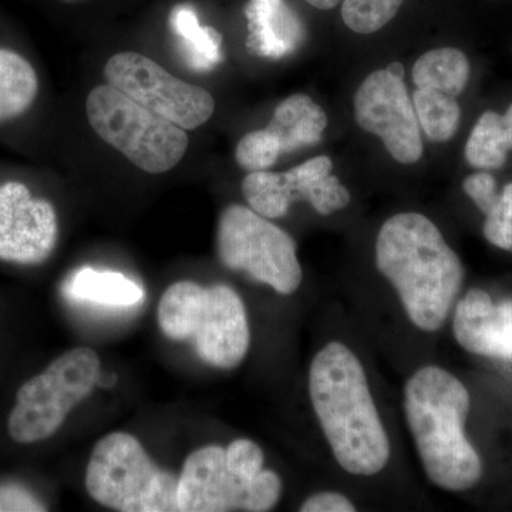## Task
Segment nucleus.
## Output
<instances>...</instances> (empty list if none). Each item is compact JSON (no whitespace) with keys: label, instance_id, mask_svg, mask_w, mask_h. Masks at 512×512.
Listing matches in <instances>:
<instances>
[{"label":"nucleus","instance_id":"1","mask_svg":"<svg viewBox=\"0 0 512 512\" xmlns=\"http://www.w3.org/2000/svg\"><path fill=\"white\" fill-rule=\"evenodd\" d=\"M313 409L333 456L350 474L375 476L386 467L390 443L365 369L340 342L320 350L309 370Z\"/></svg>","mask_w":512,"mask_h":512},{"label":"nucleus","instance_id":"2","mask_svg":"<svg viewBox=\"0 0 512 512\" xmlns=\"http://www.w3.org/2000/svg\"><path fill=\"white\" fill-rule=\"evenodd\" d=\"M376 265L417 328L436 332L444 325L463 285L464 268L433 221L417 212L389 218L377 235Z\"/></svg>","mask_w":512,"mask_h":512},{"label":"nucleus","instance_id":"3","mask_svg":"<svg viewBox=\"0 0 512 512\" xmlns=\"http://www.w3.org/2000/svg\"><path fill=\"white\" fill-rule=\"evenodd\" d=\"M406 419L431 483L453 493L476 487L483 463L464 431L470 393L439 366L417 370L404 389Z\"/></svg>","mask_w":512,"mask_h":512},{"label":"nucleus","instance_id":"4","mask_svg":"<svg viewBox=\"0 0 512 512\" xmlns=\"http://www.w3.org/2000/svg\"><path fill=\"white\" fill-rule=\"evenodd\" d=\"M264 453L254 441L198 448L178 477V511H271L282 494L278 474L264 470Z\"/></svg>","mask_w":512,"mask_h":512},{"label":"nucleus","instance_id":"5","mask_svg":"<svg viewBox=\"0 0 512 512\" xmlns=\"http://www.w3.org/2000/svg\"><path fill=\"white\" fill-rule=\"evenodd\" d=\"M158 325L168 339L192 340L208 365L234 369L247 356L251 332L244 302L231 286L181 281L158 303Z\"/></svg>","mask_w":512,"mask_h":512},{"label":"nucleus","instance_id":"6","mask_svg":"<svg viewBox=\"0 0 512 512\" xmlns=\"http://www.w3.org/2000/svg\"><path fill=\"white\" fill-rule=\"evenodd\" d=\"M86 490L97 504L114 511H178V477L157 466L136 437L120 431L94 447Z\"/></svg>","mask_w":512,"mask_h":512},{"label":"nucleus","instance_id":"7","mask_svg":"<svg viewBox=\"0 0 512 512\" xmlns=\"http://www.w3.org/2000/svg\"><path fill=\"white\" fill-rule=\"evenodd\" d=\"M86 113L94 133L146 173H167L187 153V130L141 106L109 83L90 92Z\"/></svg>","mask_w":512,"mask_h":512},{"label":"nucleus","instance_id":"8","mask_svg":"<svg viewBox=\"0 0 512 512\" xmlns=\"http://www.w3.org/2000/svg\"><path fill=\"white\" fill-rule=\"evenodd\" d=\"M100 357L90 348H74L53 360L45 372L28 380L16 394L8 431L22 444L49 439L74 407L99 382Z\"/></svg>","mask_w":512,"mask_h":512},{"label":"nucleus","instance_id":"9","mask_svg":"<svg viewBox=\"0 0 512 512\" xmlns=\"http://www.w3.org/2000/svg\"><path fill=\"white\" fill-rule=\"evenodd\" d=\"M217 249L222 264L291 295L302 284L296 244L284 229L244 205H228L218 220Z\"/></svg>","mask_w":512,"mask_h":512},{"label":"nucleus","instance_id":"10","mask_svg":"<svg viewBox=\"0 0 512 512\" xmlns=\"http://www.w3.org/2000/svg\"><path fill=\"white\" fill-rule=\"evenodd\" d=\"M104 77L110 86L184 130L207 123L215 111L210 92L178 79L140 53H117L104 66Z\"/></svg>","mask_w":512,"mask_h":512},{"label":"nucleus","instance_id":"11","mask_svg":"<svg viewBox=\"0 0 512 512\" xmlns=\"http://www.w3.org/2000/svg\"><path fill=\"white\" fill-rule=\"evenodd\" d=\"M355 117L363 130L382 138L399 163L414 164L423 156L420 124L404 84L402 63L394 62L366 77L356 92Z\"/></svg>","mask_w":512,"mask_h":512},{"label":"nucleus","instance_id":"12","mask_svg":"<svg viewBox=\"0 0 512 512\" xmlns=\"http://www.w3.org/2000/svg\"><path fill=\"white\" fill-rule=\"evenodd\" d=\"M59 235L55 207L33 198L22 183L0 185V259L39 265L55 251Z\"/></svg>","mask_w":512,"mask_h":512},{"label":"nucleus","instance_id":"13","mask_svg":"<svg viewBox=\"0 0 512 512\" xmlns=\"http://www.w3.org/2000/svg\"><path fill=\"white\" fill-rule=\"evenodd\" d=\"M453 332L458 345L473 355L512 359V301L494 303L481 289L458 302Z\"/></svg>","mask_w":512,"mask_h":512},{"label":"nucleus","instance_id":"14","mask_svg":"<svg viewBox=\"0 0 512 512\" xmlns=\"http://www.w3.org/2000/svg\"><path fill=\"white\" fill-rule=\"evenodd\" d=\"M247 46L256 56L284 59L305 39V30L285 0H249Z\"/></svg>","mask_w":512,"mask_h":512},{"label":"nucleus","instance_id":"15","mask_svg":"<svg viewBox=\"0 0 512 512\" xmlns=\"http://www.w3.org/2000/svg\"><path fill=\"white\" fill-rule=\"evenodd\" d=\"M332 170V160L326 156H318L282 173L292 202L308 201L320 215L345 210L350 204V192L332 174Z\"/></svg>","mask_w":512,"mask_h":512},{"label":"nucleus","instance_id":"16","mask_svg":"<svg viewBox=\"0 0 512 512\" xmlns=\"http://www.w3.org/2000/svg\"><path fill=\"white\" fill-rule=\"evenodd\" d=\"M328 127L325 110L306 94H292L279 103L268 130L281 144L282 154L319 143Z\"/></svg>","mask_w":512,"mask_h":512},{"label":"nucleus","instance_id":"17","mask_svg":"<svg viewBox=\"0 0 512 512\" xmlns=\"http://www.w3.org/2000/svg\"><path fill=\"white\" fill-rule=\"evenodd\" d=\"M170 29L177 39L181 59L195 72H211L222 60V36L211 26H201L191 5H177L170 13Z\"/></svg>","mask_w":512,"mask_h":512},{"label":"nucleus","instance_id":"18","mask_svg":"<svg viewBox=\"0 0 512 512\" xmlns=\"http://www.w3.org/2000/svg\"><path fill=\"white\" fill-rule=\"evenodd\" d=\"M63 292L72 301L117 308L137 305L144 299L143 288L126 275L113 271H96L90 266L74 272L67 279Z\"/></svg>","mask_w":512,"mask_h":512},{"label":"nucleus","instance_id":"19","mask_svg":"<svg viewBox=\"0 0 512 512\" xmlns=\"http://www.w3.org/2000/svg\"><path fill=\"white\" fill-rule=\"evenodd\" d=\"M39 79L19 53L0 49V124L22 116L35 103Z\"/></svg>","mask_w":512,"mask_h":512},{"label":"nucleus","instance_id":"20","mask_svg":"<svg viewBox=\"0 0 512 512\" xmlns=\"http://www.w3.org/2000/svg\"><path fill=\"white\" fill-rule=\"evenodd\" d=\"M470 62L461 50L441 47L430 50L413 67L417 89H433L458 97L470 80Z\"/></svg>","mask_w":512,"mask_h":512},{"label":"nucleus","instance_id":"21","mask_svg":"<svg viewBox=\"0 0 512 512\" xmlns=\"http://www.w3.org/2000/svg\"><path fill=\"white\" fill-rule=\"evenodd\" d=\"M512 150L511 128L504 114L485 111L471 131L466 144V160L478 170H497Z\"/></svg>","mask_w":512,"mask_h":512},{"label":"nucleus","instance_id":"22","mask_svg":"<svg viewBox=\"0 0 512 512\" xmlns=\"http://www.w3.org/2000/svg\"><path fill=\"white\" fill-rule=\"evenodd\" d=\"M413 106L420 128L431 141L444 143L457 133L461 119L457 97L433 89H417Z\"/></svg>","mask_w":512,"mask_h":512},{"label":"nucleus","instance_id":"23","mask_svg":"<svg viewBox=\"0 0 512 512\" xmlns=\"http://www.w3.org/2000/svg\"><path fill=\"white\" fill-rule=\"evenodd\" d=\"M242 194L249 208L268 220H278L288 214L292 201L284 185L282 173L255 171L242 181Z\"/></svg>","mask_w":512,"mask_h":512},{"label":"nucleus","instance_id":"24","mask_svg":"<svg viewBox=\"0 0 512 512\" xmlns=\"http://www.w3.org/2000/svg\"><path fill=\"white\" fill-rule=\"evenodd\" d=\"M404 0H343L342 19L360 35H370L392 22Z\"/></svg>","mask_w":512,"mask_h":512},{"label":"nucleus","instance_id":"25","mask_svg":"<svg viewBox=\"0 0 512 512\" xmlns=\"http://www.w3.org/2000/svg\"><path fill=\"white\" fill-rule=\"evenodd\" d=\"M281 154V144L268 128L245 134L235 150L237 163L249 173L268 170Z\"/></svg>","mask_w":512,"mask_h":512},{"label":"nucleus","instance_id":"26","mask_svg":"<svg viewBox=\"0 0 512 512\" xmlns=\"http://www.w3.org/2000/svg\"><path fill=\"white\" fill-rule=\"evenodd\" d=\"M484 235L494 247L512 252V183L505 185L497 204L485 215Z\"/></svg>","mask_w":512,"mask_h":512},{"label":"nucleus","instance_id":"27","mask_svg":"<svg viewBox=\"0 0 512 512\" xmlns=\"http://www.w3.org/2000/svg\"><path fill=\"white\" fill-rule=\"evenodd\" d=\"M463 187L468 197L474 201L478 210L483 212L484 215L493 210L498 198H500L497 190V181L487 171H480V173L470 175V177L464 180Z\"/></svg>","mask_w":512,"mask_h":512},{"label":"nucleus","instance_id":"28","mask_svg":"<svg viewBox=\"0 0 512 512\" xmlns=\"http://www.w3.org/2000/svg\"><path fill=\"white\" fill-rule=\"evenodd\" d=\"M46 510V505L23 485L15 483L0 484V512H39Z\"/></svg>","mask_w":512,"mask_h":512},{"label":"nucleus","instance_id":"29","mask_svg":"<svg viewBox=\"0 0 512 512\" xmlns=\"http://www.w3.org/2000/svg\"><path fill=\"white\" fill-rule=\"evenodd\" d=\"M301 512H353L355 505L339 493H319L309 497L302 504Z\"/></svg>","mask_w":512,"mask_h":512},{"label":"nucleus","instance_id":"30","mask_svg":"<svg viewBox=\"0 0 512 512\" xmlns=\"http://www.w3.org/2000/svg\"><path fill=\"white\" fill-rule=\"evenodd\" d=\"M309 5L313 6V8L320 10H329L336 8L339 3H343V0H305Z\"/></svg>","mask_w":512,"mask_h":512},{"label":"nucleus","instance_id":"31","mask_svg":"<svg viewBox=\"0 0 512 512\" xmlns=\"http://www.w3.org/2000/svg\"><path fill=\"white\" fill-rule=\"evenodd\" d=\"M60 2H63V3H82V2H86V0H60Z\"/></svg>","mask_w":512,"mask_h":512}]
</instances>
